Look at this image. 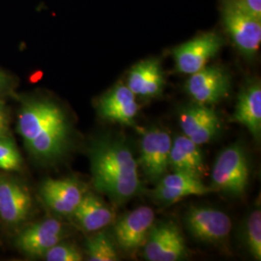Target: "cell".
<instances>
[{"mask_svg": "<svg viewBox=\"0 0 261 261\" xmlns=\"http://www.w3.org/2000/svg\"><path fill=\"white\" fill-rule=\"evenodd\" d=\"M93 186L116 204L137 196L141 190L138 162L122 138L106 135L90 147Z\"/></svg>", "mask_w": 261, "mask_h": 261, "instance_id": "1", "label": "cell"}, {"mask_svg": "<svg viewBox=\"0 0 261 261\" xmlns=\"http://www.w3.org/2000/svg\"><path fill=\"white\" fill-rule=\"evenodd\" d=\"M18 133L29 153L44 162L62 157L71 141V125L60 106L48 99H30L22 105Z\"/></svg>", "mask_w": 261, "mask_h": 261, "instance_id": "2", "label": "cell"}, {"mask_svg": "<svg viewBox=\"0 0 261 261\" xmlns=\"http://www.w3.org/2000/svg\"><path fill=\"white\" fill-rule=\"evenodd\" d=\"M222 19L226 33L242 56L252 59L259 50L261 20L252 17L238 0H224Z\"/></svg>", "mask_w": 261, "mask_h": 261, "instance_id": "3", "label": "cell"}, {"mask_svg": "<svg viewBox=\"0 0 261 261\" xmlns=\"http://www.w3.org/2000/svg\"><path fill=\"white\" fill-rule=\"evenodd\" d=\"M250 179V167L245 149L239 143L224 148L216 159L212 188L234 197L242 196Z\"/></svg>", "mask_w": 261, "mask_h": 261, "instance_id": "4", "label": "cell"}, {"mask_svg": "<svg viewBox=\"0 0 261 261\" xmlns=\"http://www.w3.org/2000/svg\"><path fill=\"white\" fill-rule=\"evenodd\" d=\"M231 79L221 66H205L190 75L185 84L189 96L196 103L211 106L220 103L228 96Z\"/></svg>", "mask_w": 261, "mask_h": 261, "instance_id": "5", "label": "cell"}, {"mask_svg": "<svg viewBox=\"0 0 261 261\" xmlns=\"http://www.w3.org/2000/svg\"><path fill=\"white\" fill-rule=\"evenodd\" d=\"M188 231L198 241L218 245L231 231V221L223 211L212 207H192L185 216Z\"/></svg>", "mask_w": 261, "mask_h": 261, "instance_id": "6", "label": "cell"}, {"mask_svg": "<svg viewBox=\"0 0 261 261\" xmlns=\"http://www.w3.org/2000/svg\"><path fill=\"white\" fill-rule=\"evenodd\" d=\"M224 46V39L214 32H207L173 48L176 70L192 75L205 67Z\"/></svg>", "mask_w": 261, "mask_h": 261, "instance_id": "7", "label": "cell"}, {"mask_svg": "<svg viewBox=\"0 0 261 261\" xmlns=\"http://www.w3.org/2000/svg\"><path fill=\"white\" fill-rule=\"evenodd\" d=\"M143 247L144 258L148 261L182 260L187 255L185 239L171 222L154 224Z\"/></svg>", "mask_w": 261, "mask_h": 261, "instance_id": "8", "label": "cell"}, {"mask_svg": "<svg viewBox=\"0 0 261 261\" xmlns=\"http://www.w3.org/2000/svg\"><path fill=\"white\" fill-rule=\"evenodd\" d=\"M171 143V138L166 130L151 129L143 134L138 165L141 166L150 181H159L167 174Z\"/></svg>", "mask_w": 261, "mask_h": 261, "instance_id": "9", "label": "cell"}, {"mask_svg": "<svg viewBox=\"0 0 261 261\" xmlns=\"http://www.w3.org/2000/svg\"><path fill=\"white\" fill-rule=\"evenodd\" d=\"M178 120L184 136L199 146L214 140L222 129L221 119L214 110L200 103L182 109Z\"/></svg>", "mask_w": 261, "mask_h": 261, "instance_id": "10", "label": "cell"}, {"mask_svg": "<svg viewBox=\"0 0 261 261\" xmlns=\"http://www.w3.org/2000/svg\"><path fill=\"white\" fill-rule=\"evenodd\" d=\"M65 227L56 219H47L29 225L16 239L19 251L31 257H43L45 253L64 239Z\"/></svg>", "mask_w": 261, "mask_h": 261, "instance_id": "11", "label": "cell"}, {"mask_svg": "<svg viewBox=\"0 0 261 261\" xmlns=\"http://www.w3.org/2000/svg\"><path fill=\"white\" fill-rule=\"evenodd\" d=\"M155 223L153 210L140 206L123 216L114 225L116 242L125 252H134L143 246Z\"/></svg>", "mask_w": 261, "mask_h": 261, "instance_id": "12", "label": "cell"}, {"mask_svg": "<svg viewBox=\"0 0 261 261\" xmlns=\"http://www.w3.org/2000/svg\"><path fill=\"white\" fill-rule=\"evenodd\" d=\"M138 112L139 105L136 95L123 84L113 86L98 102V112L103 119L129 127H137Z\"/></svg>", "mask_w": 261, "mask_h": 261, "instance_id": "13", "label": "cell"}, {"mask_svg": "<svg viewBox=\"0 0 261 261\" xmlns=\"http://www.w3.org/2000/svg\"><path fill=\"white\" fill-rule=\"evenodd\" d=\"M40 193L53 211L63 216L73 214L84 196V188L73 178L47 179Z\"/></svg>", "mask_w": 261, "mask_h": 261, "instance_id": "14", "label": "cell"}, {"mask_svg": "<svg viewBox=\"0 0 261 261\" xmlns=\"http://www.w3.org/2000/svg\"><path fill=\"white\" fill-rule=\"evenodd\" d=\"M32 208L28 189L13 178L0 175V217L8 224L24 222Z\"/></svg>", "mask_w": 261, "mask_h": 261, "instance_id": "15", "label": "cell"}, {"mask_svg": "<svg viewBox=\"0 0 261 261\" xmlns=\"http://www.w3.org/2000/svg\"><path fill=\"white\" fill-rule=\"evenodd\" d=\"M215 192L212 187L206 186L201 178L184 172L173 171L159 180L153 191V197L162 203H174L190 196H203Z\"/></svg>", "mask_w": 261, "mask_h": 261, "instance_id": "16", "label": "cell"}, {"mask_svg": "<svg viewBox=\"0 0 261 261\" xmlns=\"http://www.w3.org/2000/svg\"><path fill=\"white\" fill-rule=\"evenodd\" d=\"M127 86L136 96L144 99L159 97L165 86V75L157 58H148L133 66Z\"/></svg>", "mask_w": 261, "mask_h": 261, "instance_id": "17", "label": "cell"}, {"mask_svg": "<svg viewBox=\"0 0 261 261\" xmlns=\"http://www.w3.org/2000/svg\"><path fill=\"white\" fill-rule=\"evenodd\" d=\"M230 121L245 126L257 142L261 137V85L255 81L247 84L238 96Z\"/></svg>", "mask_w": 261, "mask_h": 261, "instance_id": "18", "label": "cell"}, {"mask_svg": "<svg viewBox=\"0 0 261 261\" xmlns=\"http://www.w3.org/2000/svg\"><path fill=\"white\" fill-rule=\"evenodd\" d=\"M169 168L172 171L184 172L201 179L207 171L199 145L185 136H178L171 143Z\"/></svg>", "mask_w": 261, "mask_h": 261, "instance_id": "19", "label": "cell"}, {"mask_svg": "<svg viewBox=\"0 0 261 261\" xmlns=\"http://www.w3.org/2000/svg\"><path fill=\"white\" fill-rule=\"evenodd\" d=\"M75 222L86 232H96L112 223L114 213L103 200L93 194H84L73 213Z\"/></svg>", "mask_w": 261, "mask_h": 261, "instance_id": "20", "label": "cell"}, {"mask_svg": "<svg viewBox=\"0 0 261 261\" xmlns=\"http://www.w3.org/2000/svg\"><path fill=\"white\" fill-rule=\"evenodd\" d=\"M97 233L86 239V253L90 261H117L119 256L115 245L105 231H96Z\"/></svg>", "mask_w": 261, "mask_h": 261, "instance_id": "21", "label": "cell"}, {"mask_svg": "<svg viewBox=\"0 0 261 261\" xmlns=\"http://www.w3.org/2000/svg\"><path fill=\"white\" fill-rule=\"evenodd\" d=\"M244 240L252 257L255 260H260L261 212L259 208L253 210L246 220L244 228Z\"/></svg>", "mask_w": 261, "mask_h": 261, "instance_id": "22", "label": "cell"}, {"mask_svg": "<svg viewBox=\"0 0 261 261\" xmlns=\"http://www.w3.org/2000/svg\"><path fill=\"white\" fill-rule=\"evenodd\" d=\"M22 167V159L13 140L7 136H0V169L19 171Z\"/></svg>", "mask_w": 261, "mask_h": 261, "instance_id": "23", "label": "cell"}, {"mask_svg": "<svg viewBox=\"0 0 261 261\" xmlns=\"http://www.w3.org/2000/svg\"><path fill=\"white\" fill-rule=\"evenodd\" d=\"M43 257L47 261H82L84 259L82 252L75 245L60 242L50 248Z\"/></svg>", "mask_w": 261, "mask_h": 261, "instance_id": "24", "label": "cell"}, {"mask_svg": "<svg viewBox=\"0 0 261 261\" xmlns=\"http://www.w3.org/2000/svg\"><path fill=\"white\" fill-rule=\"evenodd\" d=\"M244 9L261 20V0H238Z\"/></svg>", "mask_w": 261, "mask_h": 261, "instance_id": "25", "label": "cell"}, {"mask_svg": "<svg viewBox=\"0 0 261 261\" xmlns=\"http://www.w3.org/2000/svg\"><path fill=\"white\" fill-rule=\"evenodd\" d=\"M9 132L8 126V119L6 112L3 110V107L0 103V136H7V133Z\"/></svg>", "mask_w": 261, "mask_h": 261, "instance_id": "26", "label": "cell"}, {"mask_svg": "<svg viewBox=\"0 0 261 261\" xmlns=\"http://www.w3.org/2000/svg\"><path fill=\"white\" fill-rule=\"evenodd\" d=\"M6 82H7L6 75H4V74L0 71V90H2V88L5 86Z\"/></svg>", "mask_w": 261, "mask_h": 261, "instance_id": "27", "label": "cell"}]
</instances>
